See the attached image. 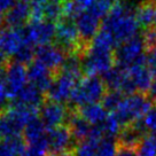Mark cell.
Listing matches in <instances>:
<instances>
[{"instance_id": "cell-21", "label": "cell", "mask_w": 156, "mask_h": 156, "mask_svg": "<svg viewBox=\"0 0 156 156\" xmlns=\"http://www.w3.org/2000/svg\"><path fill=\"white\" fill-rule=\"evenodd\" d=\"M27 148L24 139L21 136L6 139L0 142V156H22Z\"/></svg>"}, {"instance_id": "cell-7", "label": "cell", "mask_w": 156, "mask_h": 156, "mask_svg": "<svg viewBox=\"0 0 156 156\" xmlns=\"http://www.w3.org/2000/svg\"><path fill=\"white\" fill-rule=\"evenodd\" d=\"M78 80L79 78L60 70L54 78L52 87L47 92L48 100L58 103H63L70 100L75 88L77 86Z\"/></svg>"}, {"instance_id": "cell-1", "label": "cell", "mask_w": 156, "mask_h": 156, "mask_svg": "<svg viewBox=\"0 0 156 156\" xmlns=\"http://www.w3.org/2000/svg\"><path fill=\"white\" fill-rule=\"evenodd\" d=\"M134 10L136 9H133L127 2H116L101 25V28L108 30L114 36L118 46L136 37L140 28L136 19Z\"/></svg>"}, {"instance_id": "cell-19", "label": "cell", "mask_w": 156, "mask_h": 156, "mask_svg": "<svg viewBox=\"0 0 156 156\" xmlns=\"http://www.w3.org/2000/svg\"><path fill=\"white\" fill-rule=\"evenodd\" d=\"M136 19L140 27L144 28V30L151 28L155 24V16H156V5L151 2L149 0L141 1L136 6Z\"/></svg>"}, {"instance_id": "cell-25", "label": "cell", "mask_w": 156, "mask_h": 156, "mask_svg": "<svg viewBox=\"0 0 156 156\" xmlns=\"http://www.w3.org/2000/svg\"><path fill=\"white\" fill-rule=\"evenodd\" d=\"M136 156H156V138L147 134L136 148Z\"/></svg>"}, {"instance_id": "cell-8", "label": "cell", "mask_w": 156, "mask_h": 156, "mask_svg": "<svg viewBox=\"0 0 156 156\" xmlns=\"http://www.w3.org/2000/svg\"><path fill=\"white\" fill-rule=\"evenodd\" d=\"M71 110L63 103L54 102L51 100H45V102L39 108V118L48 130L54 127L62 126L63 123L68 122Z\"/></svg>"}, {"instance_id": "cell-4", "label": "cell", "mask_w": 156, "mask_h": 156, "mask_svg": "<svg viewBox=\"0 0 156 156\" xmlns=\"http://www.w3.org/2000/svg\"><path fill=\"white\" fill-rule=\"evenodd\" d=\"M114 63L115 55L112 51L98 48L91 45L82 56V68L87 76H105L108 71H110L114 68Z\"/></svg>"}, {"instance_id": "cell-9", "label": "cell", "mask_w": 156, "mask_h": 156, "mask_svg": "<svg viewBox=\"0 0 156 156\" xmlns=\"http://www.w3.org/2000/svg\"><path fill=\"white\" fill-rule=\"evenodd\" d=\"M28 80V70L24 64L8 62L5 69V86L8 99L15 100L19 93L25 87Z\"/></svg>"}, {"instance_id": "cell-23", "label": "cell", "mask_w": 156, "mask_h": 156, "mask_svg": "<svg viewBox=\"0 0 156 156\" xmlns=\"http://www.w3.org/2000/svg\"><path fill=\"white\" fill-rule=\"evenodd\" d=\"M123 95L124 94L118 92V91H108V92H106L102 99V107L105 108V110L112 112H116L117 108L121 106V103L124 100Z\"/></svg>"}, {"instance_id": "cell-22", "label": "cell", "mask_w": 156, "mask_h": 156, "mask_svg": "<svg viewBox=\"0 0 156 156\" xmlns=\"http://www.w3.org/2000/svg\"><path fill=\"white\" fill-rule=\"evenodd\" d=\"M116 45V40L114 38V36L108 30L103 29V28L99 30V32L91 43V46H94L98 48L108 49V51H112V48Z\"/></svg>"}, {"instance_id": "cell-12", "label": "cell", "mask_w": 156, "mask_h": 156, "mask_svg": "<svg viewBox=\"0 0 156 156\" xmlns=\"http://www.w3.org/2000/svg\"><path fill=\"white\" fill-rule=\"evenodd\" d=\"M75 24L77 27L79 37L83 44L90 46L94 37L97 36L100 27V19L92 14L88 9L83 10L80 14L75 19Z\"/></svg>"}, {"instance_id": "cell-28", "label": "cell", "mask_w": 156, "mask_h": 156, "mask_svg": "<svg viewBox=\"0 0 156 156\" xmlns=\"http://www.w3.org/2000/svg\"><path fill=\"white\" fill-rule=\"evenodd\" d=\"M73 154V156H98L97 146L87 141L79 142L76 145Z\"/></svg>"}, {"instance_id": "cell-17", "label": "cell", "mask_w": 156, "mask_h": 156, "mask_svg": "<svg viewBox=\"0 0 156 156\" xmlns=\"http://www.w3.org/2000/svg\"><path fill=\"white\" fill-rule=\"evenodd\" d=\"M44 102V93L31 83L27 84L25 87L19 93V95L14 100L15 105L34 109V110L39 109Z\"/></svg>"}, {"instance_id": "cell-37", "label": "cell", "mask_w": 156, "mask_h": 156, "mask_svg": "<svg viewBox=\"0 0 156 156\" xmlns=\"http://www.w3.org/2000/svg\"><path fill=\"white\" fill-rule=\"evenodd\" d=\"M148 97L151 99V101H153V100H154V101H156V80L151 84V90L148 91Z\"/></svg>"}, {"instance_id": "cell-13", "label": "cell", "mask_w": 156, "mask_h": 156, "mask_svg": "<svg viewBox=\"0 0 156 156\" xmlns=\"http://www.w3.org/2000/svg\"><path fill=\"white\" fill-rule=\"evenodd\" d=\"M25 34L22 28H2L0 30V51L6 56H14L24 45Z\"/></svg>"}, {"instance_id": "cell-41", "label": "cell", "mask_w": 156, "mask_h": 156, "mask_svg": "<svg viewBox=\"0 0 156 156\" xmlns=\"http://www.w3.org/2000/svg\"><path fill=\"white\" fill-rule=\"evenodd\" d=\"M155 24H156V16H155Z\"/></svg>"}, {"instance_id": "cell-40", "label": "cell", "mask_w": 156, "mask_h": 156, "mask_svg": "<svg viewBox=\"0 0 156 156\" xmlns=\"http://www.w3.org/2000/svg\"><path fill=\"white\" fill-rule=\"evenodd\" d=\"M153 136H155V138H156V133H154V134H153Z\"/></svg>"}, {"instance_id": "cell-34", "label": "cell", "mask_w": 156, "mask_h": 156, "mask_svg": "<svg viewBox=\"0 0 156 156\" xmlns=\"http://www.w3.org/2000/svg\"><path fill=\"white\" fill-rule=\"evenodd\" d=\"M115 156H136V153L134 148H127V147L119 146Z\"/></svg>"}, {"instance_id": "cell-5", "label": "cell", "mask_w": 156, "mask_h": 156, "mask_svg": "<svg viewBox=\"0 0 156 156\" xmlns=\"http://www.w3.org/2000/svg\"><path fill=\"white\" fill-rule=\"evenodd\" d=\"M145 51H146V47L144 44L142 37L136 34V37L129 39L117 47L116 52L114 53L115 63L119 68H130L131 66H133L146 56L144 54Z\"/></svg>"}, {"instance_id": "cell-3", "label": "cell", "mask_w": 156, "mask_h": 156, "mask_svg": "<svg viewBox=\"0 0 156 156\" xmlns=\"http://www.w3.org/2000/svg\"><path fill=\"white\" fill-rule=\"evenodd\" d=\"M106 88L102 79L95 76H86L78 82L70 101L78 108L98 103L105 97Z\"/></svg>"}, {"instance_id": "cell-10", "label": "cell", "mask_w": 156, "mask_h": 156, "mask_svg": "<svg viewBox=\"0 0 156 156\" xmlns=\"http://www.w3.org/2000/svg\"><path fill=\"white\" fill-rule=\"evenodd\" d=\"M56 34V25L48 22H30L28 27L24 29L25 41L29 43L32 46H45L52 43V40L55 39Z\"/></svg>"}, {"instance_id": "cell-11", "label": "cell", "mask_w": 156, "mask_h": 156, "mask_svg": "<svg viewBox=\"0 0 156 156\" xmlns=\"http://www.w3.org/2000/svg\"><path fill=\"white\" fill-rule=\"evenodd\" d=\"M66 58H67V54L58 45L48 44L45 46H40L36 49V61L44 64L55 76L61 70Z\"/></svg>"}, {"instance_id": "cell-39", "label": "cell", "mask_w": 156, "mask_h": 156, "mask_svg": "<svg viewBox=\"0 0 156 156\" xmlns=\"http://www.w3.org/2000/svg\"><path fill=\"white\" fill-rule=\"evenodd\" d=\"M109 1H118V2H119L121 0H109Z\"/></svg>"}, {"instance_id": "cell-2", "label": "cell", "mask_w": 156, "mask_h": 156, "mask_svg": "<svg viewBox=\"0 0 156 156\" xmlns=\"http://www.w3.org/2000/svg\"><path fill=\"white\" fill-rule=\"evenodd\" d=\"M153 108L151 99L145 93L136 92L127 95L114 114L123 127L140 121Z\"/></svg>"}, {"instance_id": "cell-15", "label": "cell", "mask_w": 156, "mask_h": 156, "mask_svg": "<svg viewBox=\"0 0 156 156\" xmlns=\"http://www.w3.org/2000/svg\"><path fill=\"white\" fill-rule=\"evenodd\" d=\"M126 70L130 75V78L134 84V86H136V91L139 93L146 94V92L151 90V84L154 83V80H153L154 76L147 66V55L145 58H142L139 62L134 63L130 68H127Z\"/></svg>"}, {"instance_id": "cell-31", "label": "cell", "mask_w": 156, "mask_h": 156, "mask_svg": "<svg viewBox=\"0 0 156 156\" xmlns=\"http://www.w3.org/2000/svg\"><path fill=\"white\" fill-rule=\"evenodd\" d=\"M7 101L8 97L6 93L5 86V69L0 70V114L7 109Z\"/></svg>"}, {"instance_id": "cell-38", "label": "cell", "mask_w": 156, "mask_h": 156, "mask_svg": "<svg viewBox=\"0 0 156 156\" xmlns=\"http://www.w3.org/2000/svg\"><path fill=\"white\" fill-rule=\"evenodd\" d=\"M7 64H8L7 56H6L5 54L0 51V70H1V69H6Z\"/></svg>"}, {"instance_id": "cell-29", "label": "cell", "mask_w": 156, "mask_h": 156, "mask_svg": "<svg viewBox=\"0 0 156 156\" xmlns=\"http://www.w3.org/2000/svg\"><path fill=\"white\" fill-rule=\"evenodd\" d=\"M141 123L147 133L148 132L151 134L156 133V107H153L147 112L141 119Z\"/></svg>"}, {"instance_id": "cell-30", "label": "cell", "mask_w": 156, "mask_h": 156, "mask_svg": "<svg viewBox=\"0 0 156 156\" xmlns=\"http://www.w3.org/2000/svg\"><path fill=\"white\" fill-rule=\"evenodd\" d=\"M142 40H144V44L147 51L156 48V25L144 30Z\"/></svg>"}, {"instance_id": "cell-33", "label": "cell", "mask_w": 156, "mask_h": 156, "mask_svg": "<svg viewBox=\"0 0 156 156\" xmlns=\"http://www.w3.org/2000/svg\"><path fill=\"white\" fill-rule=\"evenodd\" d=\"M16 2V0H0V23L5 14L12 8V6Z\"/></svg>"}, {"instance_id": "cell-26", "label": "cell", "mask_w": 156, "mask_h": 156, "mask_svg": "<svg viewBox=\"0 0 156 156\" xmlns=\"http://www.w3.org/2000/svg\"><path fill=\"white\" fill-rule=\"evenodd\" d=\"M118 144L115 138L105 136L101 141L97 145L98 156H115L118 151Z\"/></svg>"}, {"instance_id": "cell-27", "label": "cell", "mask_w": 156, "mask_h": 156, "mask_svg": "<svg viewBox=\"0 0 156 156\" xmlns=\"http://www.w3.org/2000/svg\"><path fill=\"white\" fill-rule=\"evenodd\" d=\"M36 56V51L32 45L25 41L24 45L19 49V52L14 55V61L21 64H31L32 60Z\"/></svg>"}, {"instance_id": "cell-24", "label": "cell", "mask_w": 156, "mask_h": 156, "mask_svg": "<svg viewBox=\"0 0 156 156\" xmlns=\"http://www.w3.org/2000/svg\"><path fill=\"white\" fill-rule=\"evenodd\" d=\"M101 126L103 129L105 136H110V138H117L118 134H119V132L122 131L123 129V126L121 125V123L117 119L116 115L114 112L107 115L105 122L101 124Z\"/></svg>"}, {"instance_id": "cell-6", "label": "cell", "mask_w": 156, "mask_h": 156, "mask_svg": "<svg viewBox=\"0 0 156 156\" xmlns=\"http://www.w3.org/2000/svg\"><path fill=\"white\" fill-rule=\"evenodd\" d=\"M48 156H58L75 149V139L68 125H62L47 131Z\"/></svg>"}, {"instance_id": "cell-32", "label": "cell", "mask_w": 156, "mask_h": 156, "mask_svg": "<svg viewBox=\"0 0 156 156\" xmlns=\"http://www.w3.org/2000/svg\"><path fill=\"white\" fill-rule=\"evenodd\" d=\"M147 66L151 71L153 76L156 77V48L148 51L147 54Z\"/></svg>"}, {"instance_id": "cell-36", "label": "cell", "mask_w": 156, "mask_h": 156, "mask_svg": "<svg viewBox=\"0 0 156 156\" xmlns=\"http://www.w3.org/2000/svg\"><path fill=\"white\" fill-rule=\"evenodd\" d=\"M22 156H48V155H46V154L37 151V149H34V148L28 147V148H27V151H24V154H23Z\"/></svg>"}, {"instance_id": "cell-35", "label": "cell", "mask_w": 156, "mask_h": 156, "mask_svg": "<svg viewBox=\"0 0 156 156\" xmlns=\"http://www.w3.org/2000/svg\"><path fill=\"white\" fill-rule=\"evenodd\" d=\"M76 2H77L78 5L80 6V8L83 10H86L88 9L90 7H92L93 4L97 1V0H75Z\"/></svg>"}, {"instance_id": "cell-14", "label": "cell", "mask_w": 156, "mask_h": 156, "mask_svg": "<svg viewBox=\"0 0 156 156\" xmlns=\"http://www.w3.org/2000/svg\"><path fill=\"white\" fill-rule=\"evenodd\" d=\"M31 16V4L30 0H16L5 16L2 17L1 23L6 28H21L27 22H30Z\"/></svg>"}, {"instance_id": "cell-18", "label": "cell", "mask_w": 156, "mask_h": 156, "mask_svg": "<svg viewBox=\"0 0 156 156\" xmlns=\"http://www.w3.org/2000/svg\"><path fill=\"white\" fill-rule=\"evenodd\" d=\"M67 123H68L69 130L71 132L76 144L87 140L93 129V125H91L87 121H85L83 117L78 114L77 110H71Z\"/></svg>"}, {"instance_id": "cell-16", "label": "cell", "mask_w": 156, "mask_h": 156, "mask_svg": "<svg viewBox=\"0 0 156 156\" xmlns=\"http://www.w3.org/2000/svg\"><path fill=\"white\" fill-rule=\"evenodd\" d=\"M54 78L55 75L38 61H34L28 68V79L43 93L48 92L52 87Z\"/></svg>"}, {"instance_id": "cell-20", "label": "cell", "mask_w": 156, "mask_h": 156, "mask_svg": "<svg viewBox=\"0 0 156 156\" xmlns=\"http://www.w3.org/2000/svg\"><path fill=\"white\" fill-rule=\"evenodd\" d=\"M77 112L93 126L101 125L107 117V112L105 110L102 105L99 103H93L78 108Z\"/></svg>"}]
</instances>
